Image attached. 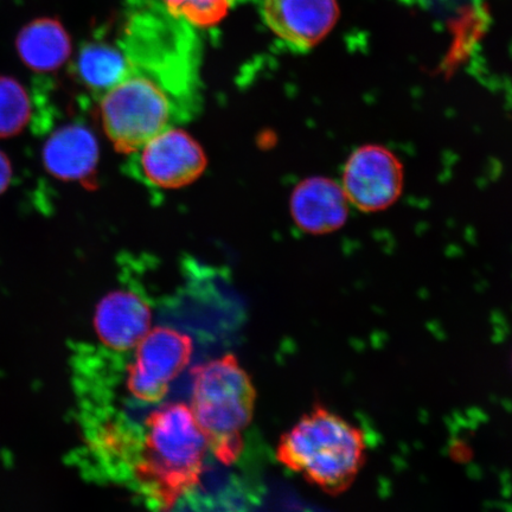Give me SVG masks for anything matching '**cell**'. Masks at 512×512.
<instances>
[{"label": "cell", "instance_id": "30bf717a", "mask_svg": "<svg viewBox=\"0 0 512 512\" xmlns=\"http://www.w3.org/2000/svg\"><path fill=\"white\" fill-rule=\"evenodd\" d=\"M152 310L140 294L117 290L107 294L96 306V335L107 349L126 352L137 345L151 330Z\"/></svg>", "mask_w": 512, "mask_h": 512}, {"label": "cell", "instance_id": "e0dca14e", "mask_svg": "<svg viewBox=\"0 0 512 512\" xmlns=\"http://www.w3.org/2000/svg\"><path fill=\"white\" fill-rule=\"evenodd\" d=\"M12 178V166L8 156L0 151V195L9 188Z\"/></svg>", "mask_w": 512, "mask_h": 512}, {"label": "cell", "instance_id": "6da1fadb", "mask_svg": "<svg viewBox=\"0 0 512 512\" xmlns=\"http://www.w3.org/2000/svg\"><path fill=\"white\" fill-rule=\"evenodd\" d=\"M209 447L189 406L166 403L145 421L130 469L146 503L170 510L200 484Z\"/></svg>", "mask_w": 512, "mask_h": 512}, {"label": "cell", "instance_id": "52a82bcc", "mask_svg": "<svg viewBox=\"0 0 512 512\" xmlns=\"http://www.w3.org/2000/svg\"><path fill=\"white\" fill-rule=\"evenodd\" d=\"M207 158L188 133L169 128L132 152L125 170L147 187L178 189L202 175Z\"/></svg>", "mask_w": 512, "mask_h": 512}, {"label": "cell", "instance_id": "5b68a950", "mask_svg": "<svg viewBox=\"0 0 512 512\" xmlns=\"http://www.w3.org/2000/svg\"><path fill=\"white\" fill-rule=\"evenodd\" d=\"M100 113L115 149L128 153L195 117L159 83L131 69L117 86L101 96Z\"/></svg>", "mask_w": 512, "mask_h": 512}, {"label": "cell", "instance_id": "4fadbf2b", "mask_svg": "<svg viewBox=\"0 0 512 512\" xmlns=\"http://www.w3.org/2000/svg\"><path fill=\"white\" fill-rule=\"evenodd\" d=\"M19 59L36 73L60 69L72 54V40L61 22L40 18L25 25L16 40Z\"/></svg>", "mask_w": 512, "mask_h": 512}, {"label": "cell", "instance_id": "8fae6325", "mask_svg": "<svg viewBox=\"0 0 512 512\" xmlns=\"http://www.w3.org/2000/svg\"><path fill=\"white\" fill-rule=\"evenodd\" d=\"M349 206L342 185L331 179H306L294 190L291 200L293 220L310 234H329L348 220Z\"/></svg>", "mask_w": 512, "mask_h": 512}, {"label": "cell", "instance_id": "ba28073f", "mask_svg": "<svg viewBox=\"0 0 512 512\" xmlns=\"http://www.w3.org/2000/svg\"><path fill=\"white\" fill-rule=\"evenodd\" d=\"M402 164L386 147L363 145L344 165L342 188L352 207L375 213L393 206L403 189Z\"/></svg>", "mask_w": 512, "mask_h": 512}, {"label": "cell", "instance_id": "9c48e42d", "mask_svg": "<svg viewBox=\"0 0 512 512\" xmlns=\"http://www.w3.org/2000/svg\"><path fill=\"white\" fill-rule=\"evenodd\" d=\"M261 15L284 46L306 53L330 34L339 8L337 0H261Z\"/></svg>", "mask_w": 512, "mask_h": 512}, {"label": "cell", "instance_id": "2e32d148", "mask_svg": "<svg viewBox=\"0 0 512 512\" xmlns=\"http://www.w3.org/2000/svg\"><path fill=\"white\" fill-rule=\"evenodd\" d=\"M171 16L188 23L192 28L207 29L227 17L236 0H160Z\"/></svg>", "mask_w": 512, "mask_h": 512}, {"label": "cell", "instance_id": "277c9868", "mask_svg": "<svg viewBox=\"0 0 512 512\" xmlns=\"http://www.w3.org/2000/svg\"><path fill=\"white\" fill-rule=\"evenodd\" d=\"M255 401L251 377L232 354L192 370L190 409L209 451L222 464L232 465L240 457Z\"/></svg>", "mask_w": 512, "mask_h": 512}, {"label": "cell", "instance_id": "7a4b0ae2", "mask_svg": "<svg viewBox=\"0 0 512 512\" xmlns=\"http://www.w3.org/2000/svg\"><path fill=\"white\" fill-rule=\"evenodd\" d=\"M367 456L361 428L323 406L304 414L277 447L281 464L331 496L351 488Z\"/></svg>", "mask_w": 512, "mask_h": 512}, {"label": "cell", "instance_id": "8992f818", "mask_svg": "<svg viewBox=\"0 0 512 512\" xmlns=\"http://www.w3.org/2000/svg\"><path fill=\"white\" fill-rule=\"evenodd\" d=\"M194 343L182 331L158 326L147 332L127 369L126 387L134 399L149 405L162 401L170 383L189 366Z\"/></svg>", "mask_w": 512, "mask_h": 512}, {"label": "cell", "instance_id": "9a60e30c", "mask_svg": "<svg viewBox=\"0 0 512 512\" xmlns=\"http://www.w3.org/2000/svg\"><path fill=\"white\" fill-rule=\"evenodd\" d=\"M31 118L27 89L11 76L0 75V139L18 136Z\"/></svg>", "mask_w": 512, "mask_h": 512}, {"label": "cell", "instance_id": "3957f363", "mask_svg": "<svg viewBox=\"0 0 512 512\" xmlns=\"http://www.w3.org/2000/svg\"><path fill=\"white\" fill-rule=\"evenodd\" d=\"M191 25L162 12L132 17L121 46L128 69L149 76L195 114L201 106L200 44Z\"/></svg>", "mask_w": 512, "mask_h": 512}, {"label": "cell", "instance_id": "7c38bea8", "mask_svg": "<svg viewBox=\"0 0 512 512\" xmlns=\"http://www.w3.org/2000/svg\"><path fill=\"white\" fill-rule=\"evenodd\" d=\"M42 160L49 174L60 181L86 182L99 162V145L87 127L63 126L44 144Z\"/></svg>", "mask_w": 512, "mask_h": 512}, {"label": "cell", "instance_id": "5bb4252c", "mask_svg": "<svg viewBox=\"0 0 512 512\" xmlns=\"http://www.w3.org/2000/svg\"><path fill=\"white\" fill-rule=\"evenodd\" d=\"M127 69L123 49L101 42L83 46L75 62V74L82 85L101 96L124 79Z\"/></svg>", "mask_w": 512, "mask_h": 512}]
</instances>
